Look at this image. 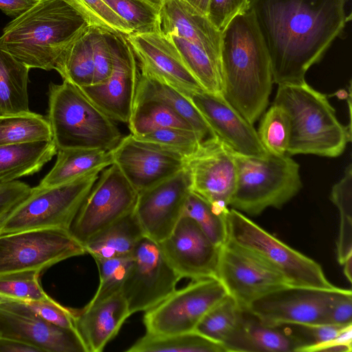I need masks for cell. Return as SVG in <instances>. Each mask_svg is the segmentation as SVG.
<instances>
[{
    "mask_svg": "<svg viewBox=\"0 0 352 352\" xmlns=\"http://www.w3.org/2000/svg\"><path fill=\"white\" fill-rule=\"evenodd\" d=\"M113 164L111 150L65 149L57 151L56 161L38 188L60 185Z\"/></svg>",
    "mask_w": 352,
    "mask_h": 352,
    "instance_id": "28",
    "label": "cell"
},
{
    "mask_svg": "<svg viewBox=\"0 0 352 352\" xmlns=\"http://www.w3.org/2000/svg\"><path fill=\"white\" fill-rule=\"evenodd\" d=\"M10 300H14V299L10 298L8 297H6V296H4L0 294V304L7 302V301H10Z\"/></svg>",
    "mask_w": 352,
    "mask_h": 352,
    "instance_id": "54",
    "label": "cell"
},
{
    "mask_svg": "<svg viewBox=\"0 0 352 352\" xmlns=\"http://www.w3.org/2000/svg\"><path fill=\"white\" fill-rule=\"evenodd\" d=\"M273 104L280 106L289 118L288 155L336 157L351 140V127L340 123L327 96L306 82L278 85Z\"/></svg>",
    "mask_w": 352,
    "mask_h": 352,
    "instance_id": "4",
    "label": "cell"
},
{
    "mask_svg": "<svg viewBox=\"0 0 352 352\" xmlns=\"http://www.w3.org/2000/svg\"><path fill=\"white\" fill-rule=\"evenodd\" d=\"M222 96L253 124L268 105L273 78L253 14L235 16L221 32Z\"/></svg>",
    "mask_w": 352,
    "mask_h": 352,
    "instance_id": "2",
    "label": "cell"
},
{
    "mask_svg": "<svg viewBox=\"0 0 352 352\" xmlns=\"http://www.w3.org/2000/svg\"><path fill=\"white\" fill-rule=\"evenodd\" d=\"M38 0H0V10L14 18L32 6Z\"/></svg>",
    "mask_w": 352,
    "mask_h": 352,
    "instance_id": "50",
    "label": "cell"
},
{
    "mask_svg": "<svg viewBox=\"0 0 352 352\" xmlns=\"http://www.w3.org/2000/svg\"><path fill=\"white\" fill-rule=\"evenodd\" d=\"M29 70L5 49L0 41V116L31 111L28 91Z\"/></svg>",
    "mask_w": 352,
    "mask_h": 352,
    "instance_id": "30",
    "label": "cell"
},
{
    "mask_svg": "<svg viewBox=\"0 0 352 352\" xmlns=\"http://www.w3.org/2000/svg\"><path fill=\"white\" fill-rule=\"evenodd\" d=\"M244 310L228 295L204 315L195 331L223 344L240 322Z\"/></svg>",
    "mask_w": 352,
    "mask_h": 352,
    "instance_id": "37",
    "label": "cell"
},
{
    "mask_svg": "<svg viewBox=\"0 0 352 352\" xmlns=\"http://www.w3.org/2000/svg\"><path fill=\"white\" fill-rule=\"evenodd\" d=\"M144 100L158 101L169 107L192 127L203 142L215 136L203 116L182 91L140 72L134 101Z\"/></svg>",
    "mask_w": 352,
    "mask_h": 352,
    "instance_id": "26",
    "label": "cell"
},
{
    "mask_svg": "<svg viewBox=\"0 0 352 352\" xmlns=\"http://www.w3.org/2000/svg\"><path fill=\"white\" fill-rule=\"evenodd\" d=\"M38 271H21L0 275V294L23 301L41 300L47 295L39 282Z\"/></svg>",
    "mask_w": 352,
    "mask_h": 352,
    "instance_id": "44",
    "label": "cell"
},
{
    "mask_svg": "<svg viewBox=\"0 0 352 352\" xmlns=\"http://www.w3.org/2000/svg\"><path fill=\"white\" fill-rule=\"evenodd\" d=\"M89 27L84 16L64 0H38L5 26L0 41L30 69L50 71Z\"/></svg>",
    "mask_w": 352,
    "mask_h": 352,
    "instance_id": "3",
    "label": "cell"
},
{
    "mask_svg": "<svg viewBox=\"0 0 352 352\" xmlns=\"http://www.w3.org/2000/svg\"><path fill=\"white\" fill-rule=\"evenodd\" d=\"M131 315L125 299L118 292L93 305L76 310L75 328L87 352H101Z\"/></svg>",
    "mask_w": 352,
    "mask_h": 352,
    "instance_id": "25",
    "label": "cell"
},
{
    "mask_svg": "<svg viewBox=\"0 0 352 352\" xmlns=\"http://www.w3.org/2000/svg\"><path fill=\"white\" fill-rule=\"evenodd\" d=\"M86 254L68 230L47 228L0 235V275L38 271Z\"/></svg>",
    "mask_w": 352,
    "mask_h": 352,
    "instance_id": "9",
    "label": "cell"
},
{
    "mask_svg": "<svg viewBox=\"0 0 352 352\" xmlns=\"http://www.w3.org/2000/svg\"><path fill=\"white\" fill-rule=\"evenodd\" d=\"M343 272L349 282L352 280V256L347 258L342 264Z\"/></svg>",
    "mask_w": 352,
    "mask_h": 352,
    "instance_id": "53",
    "label": "cell"
},
{
    "mask_svg": "<svg viewBox=\"0 0 352 352\" xmlns=\"http://www.w3.org/2000/svg\"><path fill=\"white\" fill-rule=\"evenodd\" d=\"M109 35L113 58L110 76L104 83L79 88L113 121L128 124L140 74L138 60L125 35L111 32Z\"/></svg>",
    "mask_w": 352,
    "mask_h": 352,
    "instance_id": "16",
    "label": "cell"
},
{
    "mask_svg": "<svg viewBox=\"0 0 352 352\" xmlns=\"http://www.w3.org/2000/svg\"><path fill=\"white\" fill-rule=\"evenodd\" d=\"M182 216L192 219L215 245L221 246L226 241V214L217 212L208 202L192 190L186 199Z\"/></svg>",
    "mask_w": 352,
    "mask_h": 352,
    "instance_id": "38",
    "label": "cell"
},
{
    "mask_svg": "<svg viewBox=\"0 0 352 352\" xmlns=\"http://www.w3.org/2000/svg\"><path fill=\"white\" fill-rule=\"evenodd\" d=\"M99 272L100 283L89 307L120 292L132 264V254L106 259H94Z\"/></svg>",
    "mask_w": 352,
    "mask_h": 352,
    "instance_id": "41",
    "label": "cell"
},
{
    "mask_svg": "<svg viewBox=\"0 0 352 352\" xmlns=\"http://www.w3.org/2000/svg\"><path fill=\"white\" fill-rule=\"evenodd\" d=\"M131 254L132 264L120 292L133 314L160 303L176 289L181 277L159 243L146 236L139 241Z\"/></svg>",
    "mask_w": 352,
    "mask_h": 352,
    "instance_id": "12",
    "label": "cell"
},
{
    "mask_svg": "<svg viewBox=\"0 0 352 352\" xmlns=\"http://www.w3.org/2000/svg\"><path fill=\"white\" fill-rule=\"evenodd\" d=\"M250 0H209L207 17L222 32L236 16L249 11Z\"/></svg>",
    "mask_w": 352,
    "mask_h": 352,
    "instance_id": "47",
    "label": "cell"
},
{
    "mask_svg": "<svg viewBox=\"0 0 352 352\" xmlns=\"http://www.w3.org/2000/svg\"><path fill=\"white\" fill-rule=\"evenodd\" d=\"M346 0H250L267 47L274 83L305 82L347 22Z\"/></svg>",
    "mask_w": 352,
    "mask_h": 352,
    "instance_id": "1",
    "label": "cell"
},
{
    "mask_svg": "<svg viewBox=\"0 0 352 352\" xmlns=\"http://www.w3.org/2000/svg\"><path fill=\"white\" fill-rule=\"evenodd\" d=\"M100 170L49 188L36 186L0 223V235L38 229L69 231Z\"/></svg>",
    "mask_w": 352,
    "mask_h": 352,
    "instance_id": "8",
    "label": "cell"
},
{
    "mask_svg": "<svg viewBox=\"0 0 352 352\" xmlns=\"http://www.w3.org/2000/svg\"><path fill=\"white\" fill-rule=\"evenodd\" d=\"M0 352H41L38 348L21 341L0 337Z\"/></svg>",
    "mask_w": 352,
    "mask_h": 352,
    "instance_id": "51",
    "label": "cell"
},
{
    "mask_svg": "<svg viewBox=\"0 0 352 352\" xmlns=\"http://www.w3.org/2000/svg\"><path fill=\"white\" fill-rule=\"evenodd\" d=\"M340 289L288 285L260 297L246 310L269 325L323 324L330 303Z\"/></svg>",
    "mask_w": 352,
    "mask_h": 352,
    "instance_id": "15",
    "label": "cell"
},
{
    "mask_svg": "<svg viewBox=\"0 0 352 352\" xmlns=\"http://www.w3.org/2000/svg\"><path fill=\"white\" fill-rule=\"evenodd\" d=\"M126 36L141 72L156 77L182 92L204 90L188 70L168 36L157 31Z\"/></svg>",
    "mask_w": 352,
    "mask_h": 352,
    "instance_id": "22",
    "label": "cell"
},
{
    "mask_svg": "<svg viewBox=\"0 0 352 352\" xmlns=\"http://www.w3.org/2000/svg\"><path fill=\"white\" fill-rule=\"evenodd\" d=\"M109 33L103 28L90 26V43L94 66L92 85L104 83L112 72L113 58Z\"/></svg>",
    "mask_w": 352,
    "mask_h": 352,
    "instance_id": "45",
    "label": "cell"
},
{
    "mask_svg": "<svg viewBox=\"0 0 352 352\" xmlns=\"http://www.w3.org/2000/svg\"><path fill=\"white\" fill-rule=\"evenodd\" d=\"M64 1L82 15L90 26L125 36L133 34L129 25L102 0Z\"/></svg>",
    "mask_w": 352,
    "mask_h": 352,
    "instance_id": "43",
    "label": "cell"
},
{
    "mask_svg": "<svg viewBox=\"0 0 352 352\" xmlns=\"http://www.w3.org/2000/svg\"><path fill=\"white\" fill-rule=\"evenodd\" d=\"M146 236L134 212L94 236L85 245L86 253L94 259H106L132 254L139 241Z\"/></svg>",
    "mask_w": 352,
    "mask_h": 352,
    "instance_id": "29",
    "label": "cell"
},
{
    "mask_svg": "<svg viewBox=\"0 0 352 352\" xmlns=\"http://www.w3.org/2000/svg\"><path fill=\"white\" fill-rule=\"evenodd\" d=\"M159 244L181 278H217L221 246L212 243L192 219L182 216L172 232Z\"/></svg>",
    "mask_w": 352,
    "mask_h": 352,
    "instance_id": "20",
    "label": "cell"
},
{
    "mask_svg": "<svg viewBox=\"0 0 352 352\" xmlns=\"http://www.w3.org/2000/svg\"><path fill=\"white\" fill-rule=\"evenodd\" d=\"M126 352H226L223 344L212 341L195 331L155 335L146 333Z\"/></svg>",
    "mask_w": 352,
    "mask_h": 352,
    "instance_id": "31",
    "label": "cell"
},
{
    "mask_svg": "<svg viewBox=\"0 0 352 352\" xmlns=\"http://www.w3.org/2000/svg\"><path fill=\"white\" fill-rule=\"evenodd\" d=\"M52 140L50 122L40 114L0 116V146Z\"/></svg>",
    "mask_w": 352,
    "mask_h": 352,
    "instance_id": "35",
    "label": "cell"
},
{
    "mask_svg": "<svg viewBox=\"0 0 352 352\" xmlns=\"http://www.w3.org/2000/svg\"><path fill=\"white\" fill-rule=\"evenodd\" d=\"M48 112L57 150L113 149L121 140L117 125L77 86L50 83Z\"/></svg>",
    "mask_w": 352,
    "mask_h": 352,
    "instance_id": "5",
    "label": "cell"
},
{
    "mask_svg": "<svg viewBox=\"0 0 352 352\" xmlns=\"http://www.w3.org/2000/svg\"><path fill=\"white\" fill-rule=\"evenodd\" d=\"M235 152L218 137L202 142L199 151L188 161L191 190L219 214L229 210L236 179Z\"/></svg>",
    "mask_w": 352,
    "mask_h": 352,
    "instance_id": "14",
    "label": "cell"
},
{
    "mask_svg": "<svg viewBox=\"0 0 352 352\" xmlns=\"http://www.w3.org/2000/svg\"><path fill=\"white\" fill-rule=\"evenodd\" d=\"M128 124L131 133L135 137L166 128L194 131L186 120L169 107L152 100L134 101Z\"/></svg>",
    "mask_w": 352,
    "mask_h": 352,
    "instance_id": "33",
    "label": "cell"
},
{
    "mask_svg": "<svg viewBox=\"0 0 352 352\" xmlns=\"http://www.w3.org/2000/svg\"><path fill=\"white\" fill-rule=\"evenodd\" d=\"M195 9L207 16L209 0H184Z\"/></svg>",
    "mask_w": 352,
    "mask_h": 352,
    "instance_id": "52",
    "label": "cell"
},
{
    "mask_svg": "<svg viewBox=\"0 0 352 352\" xmlns=\"http://www.w3.org/2000/svg\"><path fill=\"white\" fill-rule=\"evenodd\" d=\"M135 138L159 145L188 160L199 151L203 142L195 131L177 128L162 129Z\"/></svg>",
    "mask_w": 352,
    "mask_h": 352,
    "instance_id": "42",
    "label": "cell"
},
{
    "mask_svg": "<svg viewBox=\"0 0 352 352\" xmlns=\"http://www.w3.org/2000/svg\"><path fill=\"white\" fill-rule=\"evenodd\" d=\"M226 352H304L307 342L298 334L260 321L248 311L223 344Z\"/></svg>",
    "mask_w": 352,
    "mask_h": 352,
    "instance_id": "24",
    "label": "cell"
},
{
    "mask_svg": "<svg viewBox=\"0 0 352 352\" xmlns=\"http://www.w3.org/2000/svg\"><path fill=\"white\" fill-rule=\"evenodd\" d=\"M227 240L263 261L280 274L290 286L335 290L319 263L293 249L231 208L226 217Z\"/></svg>",
    "mask_w": 352,
    "mask_h": 352,
    "instance_id": "7",
    "label": "cell"
},
{
    "mask_svg": "<svg viewBox=\"0 0 352 352\" xmlns=\"http://www.w3.org/2000/svg\"><path fill=\"white\" fill-rule=\"evenodd\" d=\"M261 142L268 153L287 154L289 139V122L285 111L272 104L263 114L257 131Z\"/></svg>",
    "mask_w": 352,
    "mask_h": 352,
    "instance_id": "40",
    "label": "cell"
},
{
    "mask_svg": "<svg viewBox=\"0 0 352 352\" xmlns=\"http://www.w3.org/2000/svg\"><path fill=\"white\" fill-rule=\"evenodd\" d=\"M191 182L186 167L175 175L138 193L134 212L146 236L160 243L182 216Z\"/></svg>",
    "mask_w": 352,
    "mask_h": 352,
    "instance_id": "19",
    "label": "cell"
},
{
    "mask_svg": "<svg viewBox=\"0 0 352 352\" xmlns=\"http://www.w3.org/2000/svg\"><path fill=\"white\" fill-rule=\"evenodd\" d=\"M57 151L53 140L0 146V184L37 173Z\"/></svg>",
    "mask_w": 352,
    "mask_h": 352,
    "instance_id": "27",
    "label": "cell"
},
{
    "mask_svg": "<svg viewBox=\"0 0 352 352\" xmlns=\"http://www.w3.org/2000/svg\"><path fill=\"white\" fill-rule=\"evenodd\" d=\"M217 278L243 309L278 288L287 280L263 261L239 245L226 241L220 248Z\"/></svg>",
    "mask_w": 352,
    "mask_h": 352,
    "instance_id": "13",
    "label": "cell"
},
{
    "mask_svg": "<svg viewBox=\"0 0 352 352\" xmlns=\"http://www.w3.org/2000/svg\"><path fill=\"white\" fill-rule=\"evenodd\" d=\"M228 295L217 278L192 280L144 311L146 333L170 335L195 331L204 315Z\"/></svg>",
    "mask_w": 352,
    "mask_h": 352,
    "instance_id": "11",
    "label": "cell"
},
{
    "mask_svg": "<svg viewBox=\"0 0 352 352\" xmlns=\"http://www.w3.org/2000/svg\"><path fill=\"white\" fill-rule=\"evenodd\" d=\"M160 30L196 45L221 63V32L207 16L184 0H162L159 6Z\"/></svg>",
    "mask_w": 352,
    "mask_h": 352,
    "instance_id": "23",
    "label": "cell"
},
{
    "mask_svg": "<svg viewBox=\"0 0 352 352\" xmlns=\"http://www.w3.org/2000/svg\"><path fill=\"white\" fill-rule=\"evenodd\" d=\"M236 179L230 206L256 216L281 208L302 188L299 164L288 155L259 157L235 153Z\"/></svg>",
    "mask_w": 352,
    "mask_h": 352,
    "instance_id": "6",
    "label": "cell"
},
{
    "mask_svg": "<svg viewBox=\"0 0 352 352\" xmlns=\"http://www.w3.org/2000/svg\"><path fill=\"white\" fill-rule=\"evenodd\" d=\"M340 213V226L336 243L340 264L352 256V166L349 164L342 179L332 188L330 196Z\"/></svg>",
    "mask_w": 352,
    "mask_h": 352,
    "instance_id": "36",
    "label": "cell"
},
{
    "mask_svg": "<svg viewBox=\"0 0 352 352\" xmlns=\"http://www.w3.org/2000/svg\"><path fill=\"white\" fill-rule=\"evenodd\" d=\"M0 337L29 344L41 352H87L76 329L46 321L20 300L0 304Z\"/></svg>",
    "mask_w": 352,
    "mask_h": 352,
    "instance_id": "17",
    "label": "cell"
},
{
    "mask_svg": "<svg viewBox=\"0 0 352 352\" xmlns=\"http://www.w3.org/2000/svg\"><path fill=\"white\" fill-rule=\"evenodd\" d=\"M325 323L340 326L352 324V292L342 289L336 294L329 307Z\"/></svg>",
    "mask_w": 352,
    "mask_h": 352,
    "instance_id": "49",
    "label": "cell"
},
{
    "mask_svg": "<svg viewBox=\"0 0 352 352\" xmlns=\"http://www.w3.org/2000/svg\"><path fill=\"white\" fill-rule=\"evenodd\" d=\"M130 27L133 34L160 31L159 8L148 0H102Z\"/></svg>",
    "mask_w": 352,
    "mask_h": 352,
    "instance_id": "39",
    "label": "cell"
},
{
    "mask_svg": "<svg viewBox=\"0 0 352 352\" xmlns=\"http://www.w3.org/2000/svg\"><path fill=\"white\" fill-rule=\"evenodd\" d=\"M31 189L18 180L0 184V223L29 195Z\"/></svg>",
    "mask_w": 352,
    "mask_h": 352,
    "instance_id": "48",
    "label": "cell"
},
{
    "mask_svg": "<svg viewBox=\"0 0 352 352\" xmlns=\"http://www.w3.org/2000/svg\"><path fill=\"white\" fill-rule=\"evenodd\" d=\"M138 192L116 164L105 168L80 206L71 234L83 245L134 210Z\"/></svg>",
    "mask_w": 352,
    "mask_h": 352,
    "instance_id": "10",
    "label": "cell"
},
{
    "mask_svg": "<svg viewBox=\"0 0 352 352\" xmlns=\"http://www.w3.org/2000/svg\"><path fill=\"white\" fill-rule=\"evenodd\" d=\"M166 36L174 43L186 66L203 89L212 94L222 95L221 63L184 38L175 35Z\"/></svg>",
    "mask_w": 352,
    "mask_h": 352,
    "instance_id": "34",
    "label": "cell"
},
{
    "mask_svg": "<svg viewBox=\"0 0 352 352\" xmlns=\"http://www.w3.org/2000/svg\"><path fill=\"white\" fill-rule=\"evenodd\" d=\"M203 116L215 136L235 153L263 157L269 153L257 131L222 95L205 90L183 92Z\"/></svg>",
    "mask_w": 352,
    "mask_h": 352,
    "instance_id": "21",
    "label": "cell"
},
{
    "mask_svg": "<svg viewBox=\"0 0 352 352\" xmlns=\"http://www.w3.org/2000/svg\"><path fill=\"white\" fill-rule=\"evenodd\" d=\"M54 69L63 78L83 87L93 84L94 66L90 43V27L60 56Z\"/></svg>",
    "mask_w": 352,
    "mask_h": 352,
    "instance_id": "32",
    "label": "cell"
},
{
    "mask_svg": "<svg viewBox=\"0 0 352 352\" xmlns=\"http://www.w3.org/2000/svg\"><path fill=\"white\" fill-rule=\"evenodd\" d=\"M113 163L139 193L175 175L188 160L131 133L111 149Z\"/></svg>",
    "mask_w": 352,
    "mask_h": 352,
    "instance_id": "18",
    "label": "cell"
},
{
    "mask_svg": "<svg viewBox=\"0 0 352 352\" xmlns=\"http://www.w3.org/2000/svg\"><path fill=\"white\" fill-rule=\"evenodd\" d=\"M153 4H154L155 6H157L159 8V6L162 2V0H148Z\"/></svg>",
    "mask_w": 352,
    "mask_h": 352,
    "instance_id": "55",
    "label": "cell"
},
{
    "mask_svg": "<svg viewBox=\"0 0 352 352\" xmlns=\"http://www.w3.org/2000/svg\"><path fill=\"white\" fill-rule=\"evenodd\" d=\"M25 302L46 321L60 327L76 329V310L63 307L48 296L41 300Z\"/></svg>",
    "mask_w": 352,
    "mask_h": 352,
    "instance_id": "46",
    "label": "cell"
}]
</instances>
